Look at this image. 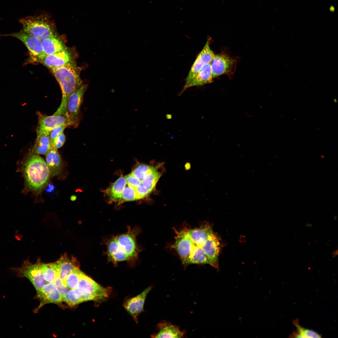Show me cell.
<instances>
[{
    "label": "cell",
    "mask_w": 338,
    "mask_h": 338,
    "mask_svg": "<svg viewBox=\"0 0 338 338\" xmlns=\"http://www.w3.org/2000/svg\"><path fill=\"white\" fill-rule=\"evenodd\" d=\"M37 113L38 122L37 134L44 133L49 135L53 129L59 125H66L68 126H72L71 122L65 115L53 114L48 116L39 112Z\"/></svg>",
    "instance_id": "10"
},
{
    "label": "cell",
    "mask_w": 338,
    "mask_h": 338,
    "mask_svg": "<svg viewBox=\"0 0 338 338\" xmlns=\"http://www.w3.org/2000/svg\"><path fill=\"white\" fill-rule=\"evenodd\" d=\"M73 61L72 53L66 49L53 54L46 55L37 62L52 70L65 66Z\"/></svg>",
    "instance_id": "12"
},
{
    "label": "cell",
    "mask_w": 338,
    "mask_h": 338,
    "mask_svg": "<svg viewBox=\"0 0 338 338\" xmlns=\"http://www.w3.org/2000/svg\"><path fill=\"white\" fill-rule=\"evenodd\" d=\"M87 87L86 85L82 84L70 95L67 102L65 115L75 128L79 125L80 107Z\"/></svg>",
    "instance_id": "8"
},
{
    "label": "cell",
    "mask_w": 338,
    "mask_h": 338,
    "mask_svg": "<svg viewBox=\"0 0 338 338\" xmlns=\"http://www.w3.org/2000/svg\"><path fill=\"white\" fill-rule=\"evenodd\" d=\"M53 147L49 135L40 133L37 137L32 149V152L38 155H46Z\"/></svg>",
    "instance_id": "19"
},
{
    "label": "cell",
    "mask_w": 338,
    "mask_h": 338,
    "mask_svg": "<svg viewBox=\"0 0 338 338\" xmlns=\"http://www.w3.org/2000/svg\"><path fill=\"white\" fill-rule=\"evenodd\" d=\"M213 79L210 63L205 64L187 85L190 87L198 86L210 83Z\"/></svg>",
    "instance_id": "20"
},
{
    "label": "cell",
    "mask_w": 338,
    "mask_h": 338,
    "mask_svg": "<svg viewBox=\"0 0 338 338\" xmlns=\"http://www.w3.org/2000/svg\"><path fill=\"white\" fill-rule=\"evenodd\" d=\"M158 332L152 335L154 338H182L185 332L179 326L166 321H162L157 325Z\"/></svg>",
    "instance_id": "17"
},
{
    "label": "cell",
    "mask_w": 338,
    "mask_h": 338,
    "mask_svg": "<svg viewBox=\"0 0 338 338\" xmlns=\"http://www.w3.org/2000/svg\"><path fill=\"white\" fill-rule=\"evenodd\" d=\"M154 166L140 164L137 165L131 173L136 178L141 180Z\"/></svg>",
    "instance_id": "27"
},
{
    "label": "cell",
    "mask_w": 338,
    "mask_h": 338,
    "mask_svg": "<svg viewBox=\"0 0 338 338\" xmlns=\"http://www.w3.org/2000/svg\"><path fill=\"white\" fill-rule=\"evenodd\" d=\"M152 286H150L137 296L125 301L123 306L126 311L138 322V316L144 310V306L147 294Z\"/></svg>",
    "instance_id": "15"
},
{
    "label": "cell",
    "mask_w": 338,
    "mask_h": 338,
    "mask_svg": "<svg viewBox=\"0 0 338 338\" xmlns=\"http://www.w3.org/2000/svg\"><path fill=\"white\" fill-rule=\"evenodd\" d=\"M126 183L125 177L122 176L105 190L110 201L119 203L121 199L122 191Z\"/></svg>",
    "instance_id": "22"
},
{
    "label": "cell",
    "mask_w": 338,
    "mask_h": 338,
    "mask_svg": "<svg viewBox=\"0 0 338 338\" xmlns=\"http://www.w3.org/2000/svg\"><path fill=\"white\" fill-rule=\"evenodd\" d=\"M53 284L61 294L63 299V297L68 291V289L65 284L60 277L59 273L56 276Z\"/></svg>",
    "instance_id": "29"
},
{
    "label": "cell",
    "mask_w": 338,
    "mask_h": 338,
    "mask_svg": "<svg viewBox=\"0 0 338 338\" xmlns=\"http://www.w3.org/2000/svg\"><path fill=\"white\" fill-rule=\"evenodd\" d=\"M36 297L40 300V304L34 310L37 312L44 305L48 303H61L63 297L53 284L47 283L37 293Z\"/></svg>",
    "instance_id": "13"
},
{
    "label": "cell",
    "mask_w": 338,
    "mask_h": 338,
    "mask_svg": "<svg viewBox=\"0 0 338 338\" xmlns=\"http://www.w3.org/2000/svg\"><path fill=\"white\" fill-rule=\"evenodd\" d=\"M45 155V162L50 176L54 177L60 173L62 166L61 158L57 149L53 147Z\"/></svg>",
    "instance_id": "18"
},
{
    "label": "cell",
    "mask_w": 338,
    "mask_h": 338,
    "mask_svg": "<svg viewBox=\"0 0 338 338\" xmlns=\"http://www.w3.org/2000/svg\"><path fill=\"white\" fill-rule=\"evenodd\" d=\"M77 288L83 294L84 302L93 301L98 303L106 300L112 290L111 288L102 286L82 272Z\"/></svg>",
    "instance_id": "6"
},
{
    "label": "cell",
    "mask_w": 338,
    "mask_h": 338,
    "mask_svg": "<svg viewBox=\"0 0 338 338\" xmlns=\"http://www.w3.org/2000/svg\"><path fill=\"white\" fill-rule=\"evenodd\" d=\"M63 301L70 306H75L84 302L82 293L76 288L71 289L63 297Z\"/></svg>",
    "instance_id": "24"
},
{
    "label": "cell",
    "mask_w": 338,
    "mask_h": 338,
    "mask_svg": "<svg viewBox=\"0 0 338 338\" xmlns=\"http://www.w3.org/2000/svg\"><path fill=\"white\" fill-rule=\"evenodd\" d=\"M41 269L44 278L48 283H53L58 272V267L56 262L45 264L42 263Z\"/></svg>",
    "instance_id": "23"
},
{
    "label": "cell",
    "mask_w": 338,
    "mask_h": 338,
    "mask_svg": "<svg viewBox=\"0 0 338 338\" xmlns=\"http://www.w3.org/2000/svg\"><path fill=\"white\" fill-rule=\"evenodd\" d=\"M42 264L39 260L33 264L27 259L23 260L20 267H12L10 269L17 277L20 278H26L29 279L37 293L47 283L43 277L41 269Z\"/></svg>",
    "instance_id": "7"
},
{
    "label": "cell",
    "mask_w": 338,
    "mask_h": 338,
    "mask_svg": "<svg viewBox=\"0 0 338 338\" xmlns=\"http://www.w3.org/2000/svg\"><path fill=\"white\" fill-rule=\"evenodd\" d=\"M297 331L293 333L292 335L296 338H320L321 335L316 332L309 329L304 328L299 324L298 320L294 322Z\"/></svg>",
    "instance_id": "25"
},
{
    "label": "cell",
    "mask_w": 338,
    "mask_h": 338,
    "mask_svg": "<svg viewBox=\"0 0 338 338\" xmlns=\"http://www.w3.org/2000/svg\"><path fill=\"white\" fill-rule=\"evenodd\" d=\"M209 43V40H208L197 56L186 79L185 84L180 92V95L182 94L187 89V85L203 66L207 63H210L213 58L215 54L210 48Z\"/></svg>",
    "instance_id": "11"
},
{
    "label": "cell",
    "mask_w": 338,
    "mask_h": 338,
    "mask_svg": "<svg viewBox=\"0 0 338 338\" xmlns=\"http://www.w3.org/2000/svg\"><path fill=\"white\" fill-rule=\"evenodd\" d=\"M65 140V136L63 132L57 136L52 141L53 147L57 149L61 148L64 144Z\"/></svg>",
    "instance_id": "32"
},
{
    "label": "cell",
    "mask_w": 338,
    "mask_h": 338,
    "mask_svg": "<svg viewBox=\"0 0 338 338\" xmlns=\"http://www.w3.org/2000/svg\"><path fill=\"white\" fill-rule=\"evenodd\" d=\"M42 43L46 55L53 54L67 49L65 45L56 35L42 40Z\"/></svg>",
    "instance_id": "21"
},
{
    "label": "cell",
    "mask_w": 338,
    "mask_h": 338,
    "mask_svg": "<svg viewBox=\"0 0 338 338\" xmlns=\"http://www.w3.org/2000/svg\"><path fill=\"white\" fill-rule=\"evenodd\" d=\"M329 9L330 12H333L335 11V8L334 6H331L330 7Z\"/></svg>",
    "instance_id": "33"
},
{
    "label": "cell",
    "mask_w": 338,
    "mask_h": 338,
    "mask_svg": "<svg viewBox=\"0 0 338 338\" xmlns=\"http://www.w3.org/2000/svg\"><path fill=\"white\" fill-rule=\"evenodd\" d=\"M24 32L41 40L56 35L53 23L46 15L28 16L19 20Z\"/></svg>",
    "instance_id": "5"
},
{
    "label": "cell",
    "mask_w": 338,
    "mask_h": 338,
    "mask_svg": "<svg viewBox=\"0 0 338 338\" xmlns=\"http://www.w3.org/2000/svg\"><path fill=\"white\" fill-rule=\"evenodd\" d=\"M125 177L126 184L135 190L140 185H142L141 181L131 173L125 176Z\"/></svg>",
    "instance_id": "30"
},
{
    "label": "cell",
    "mask_w": 338,
    "mask_h": 338,
    "mask_svg": "<svg viewBox=\"0 0 338 338\" xmlns=\"http://www.w3.org/2000/svg\"><path fill=\"white\" fill-rule=\"evenodd\" d=\"M51 70L60 86L62 92L61 104L53 114L65 115L66 104L69 97L82 84L80 75L81 68L73 61Z\"/></svg>",
    "instance_id": "4"
},
{
    "label": "cell",
    "mask_w": 338,
    "mask_h": 338,
    "mask_svg": "<svg viewBox=\"0 0 338 338\" xmlns=\"http://www.w3.org/2000/svg\"><path fill=\"white\" fill-rule=\"evenodd\" d=\"M56 262L59 275L65 284L68 275L74 269H79L80 267L79 262L76 258L73 256H69L66 253L61 255Z\"/></svg>",
    "instance_id": "16"
},
{
    "label": "cell",
    "mask_w": 338,
    "mask_h": 338,
    "mask_svg": "<svg viewBox=\"0 0 338 338\" xmlns=\"http://www.w3.org/2000/svg\"><path fill=\"white\" fill-rule=\"evenodd\" d=\"M175 236L172 248L177 252L182 264H208L213 266L212 247L217 235L208 223L192 228L186 224L173 229Z\"/></svg>",
    "instance_id": "1"
},
{
    "label": "cell",
    "mask_w": 338,
    "mask_h": 338,
    "mask_svg": "<svg viewBox=\"0 0 338 338\" xmlns=\"http://www.w3.org/2000/svg\"><path fill=\"white\" fill-rule=\"evenodd\" d=\"M20 167L25 180V190L38 193L45 187L50 174L45 161L38 155L29 154L21 162Z\"/></svg>",
    "instance_id": "3"
},
{
    "label": "cell",
    "mask_w": 338,
    "mask_h": 338,
    "mask_svg": "<svg viewBox=\"0 0 338 338\" xmlns=\"http://www.w3.org/2000/svg\"><path fill=\"white\" fill-rule=\"evenodd\" d=\"M82 272L79 269H76L67 277L65 284L70 289H76L78 285Z\"/></svg>",
    "instance_id": "26"
},
{
    "label": "cell",
    "mask_w": 338,
    "mask_h": 338,
    "mask_svg": "<svg viewBox=\"0 0 338 338\" xmlns=\"http://www.w3.org/2000/svg\"><path fill=\"white\" fill-rule=\"evenodd\" d=\"M136 200H137V199L135 190L126 183L122 191L121 199L119 203Z\"/></svg>",
    "instance_id": "28"
},
{
    "label": "cell",
    "mask_w": 338,
    "mask_h": 338,
    "mask_svg": "<svg viewBox=\"0 0 338 338\" xmlns=\"http://www.w3.org/2000/svg\"><path fill=\"white\" fill-rule=\"evenodd\" d=\"M68 126L66 125H59L53 129L49 132V136L53 141L57 136L63 133L66 127Z\"/></svg>",
    "instance_id": "31"
},
{
    "label": "cell",
    "mask_w": 338,
    "mask_h": 338,
    "mask_svg": "<svg viewBox=\"0 0 338 338\" xmlns=\"http://www.w3.org/2000/svg\"><path fill=\"white\" fill-rule=\"evenodd\" d=\"M236 63L235 59L224 54L215 55L210 63L213 78L230 73Z\"/></svg>",
    "instance_id": "14"
},
{
    "label": "cell",
    "mask_w": 338,
    "mask_h": 338,
    "mask_svg": "<svg viewBox=\"0 0 338 338\" xmlns=\"http://www.w3.org/2000/svg\"><path fill=\"white\" fill-rule=\"evenodd\" d=\"M2 35L12 36L19 39L27 48L32 58L37 61L46 55L43 50L42 40L37 37L28 34L22 30L17 33Z\"/></svg>",
    "instance_id": "9"
},
{
    "label": "cell",
    "mask_w": 338,
    "mask_h": 338,
    "mask_svg": "<svg viewBox=\"0 0 338 338\" xmlns=\"http://www.w3.org/2000/svg\"><path fill=\"white\" fill-rule=\"evenodd\" d=\"M140 233V228L138 227H129L125 233L105 239L104 243L106 247L105 254L108 261L115 266L124 261L130 266L134 265L141 251L136 240Z\"/></svg>",
    "instance_id": "2"
}]
</instances>
